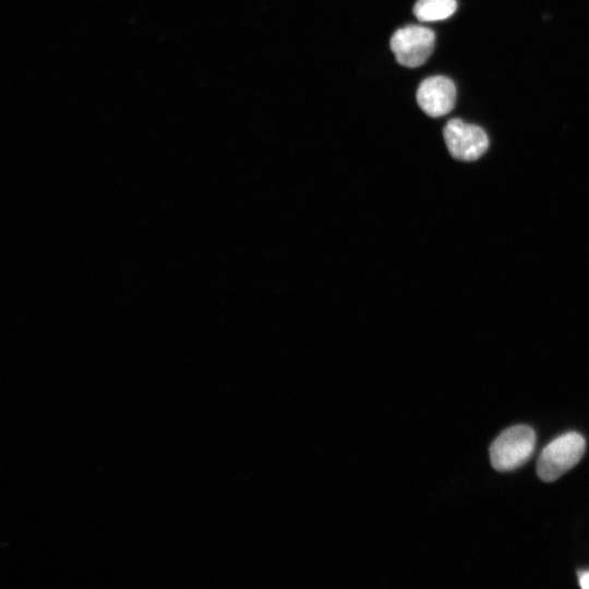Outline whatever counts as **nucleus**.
<instances>
[{
  "instance_id": "obj_1",
  "label": "nucleus",
  "mask_w": 589,
  "mask_h": 589,
  "mask_svg": "<svg viewBox=\"0 0 589 589\" xmlns=\"http://www.w3.org/2000/svg\"><path fill=\"white\" fill-rule=\"evenodd\" d=\"M586 442L577 432H568L549 443L537 462V473L545 482L558 479L582 457Z\"/></svg>"
},
{
  "instance_id": "obj_2",
  "label": "nucleus",
  "mask_w": 589,
  "mask_h": 589,
  "mask_svg": "<svg viewBox=\"0 0 589 589\" xmlns=\"http://www.w3.org/2000/svg\"><path fill=\"white\" fill-rule=\"evenodd\" d=\"M536 445V433L524 424L503 431L490 447V460L497 471H509L524 465Z\"/></svg>"
},
{
  "instance_id": "obj_3",
  "label": "nucleus",
  "mask_w": 589,
  "mask_h": 589,
  "mask_svg": "<svg viewBox=\"0 0 589 589\" xmlns=\"http://www.w3.org/2000/svg\"><path fill=\"white\" fill-rule=\"evenodd\" d=\"M435 46L432 29L420 25H408L397 29L390 38V49L396 61L407 68H417L426 62Z\"/></svg>"
},
{
  "instance_id": "obj_4",
  "label": "nucleus",
  "mask_w": 589,
  "mask_h": 589,
  "mask_svg": "<svg viewBox=\"0 0 589 589\" xmlns=\"http://www.w3.org/2000/svg\"><path fill=\"white\" fill-rule=\"evenodd\" d=\"M443 136L449 154L462 161L477 160L489 147V139L482 128L458 118L446 123Z\"/></svg>"
},
{
  "instance_id": "obj_5",
  "label": "nucleus",
  "mask_w": 589,
  "mask_h": 589,
  "mask_svg": "<svg viewBox=\"0 0 589 589\" xmlns=\"http://www.w3.org/2000/svg\"><path fill=\"white\" fill-rule=\"evenodd\" d=\"M456 87L454 82L443 75L423 80L417 91V103L430 117L438 118L448 113L455 106Z\"/></svg>"
},
{
  "instance_id": "obj_6",
  "label": "nucleus",
  "mask_w": 589,
  "mask_h": 589,
  "mask_svg": "<svg viewBox=\"0 0 589 589\" xmlns=\"http://www.w3.org/2000/svg\"><path fill=\"white\" fill-rule=\"evenodd\" d=\"M456 9V0H418L412 11L421 22H435L452 16Z\"/></svg>"
},
{
  "instance_id": "obj_7",
  "label": "nucleus",
  "mask_w": 589,
  "mask_h": 589,
  "mask_svg": "<svg viewBox=\"0 0 589 589\" xmlns=\"http://www.w3.org/2000/svg\"><path fill=\"white\" fill-rule=\"evenodd\" d=\"M579 584L582 588L589 589V572H582L579 574Z\"/></svg>"
}]
</instances>
